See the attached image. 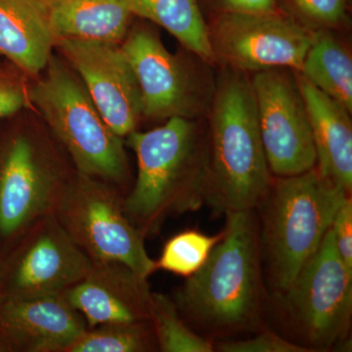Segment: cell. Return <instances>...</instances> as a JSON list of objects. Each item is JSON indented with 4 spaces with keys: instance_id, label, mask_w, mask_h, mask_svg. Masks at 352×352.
Returning <instances> with one entry per match:
<instances>
[{
    "instance_id": "f1b7e54d",
    "label": "cell",
    "mask_w": 352,
    "mask_h": 352,
    "mask_svg": "<svg viewBox=\"0 0 352 352\" xmlns=\"http://www.w3.org/2000/svg\"><path fill=\"white\" fill-rule=\"evenodd\" d=\"M6 346H4V344H2L1 340H0V352H6Z\"/></svg>"
},
{
    "instance_id": "5bb4252c",
    "label": "cell",
    "mask_w": 352,
    "mask_h": 352,
    "mask_svg": "<svg viewBox=\"0 0 352 352\" xmlns=\"http://www.w3.org/2000/svg\"><path fill=\"white\" fill-rule=\"evenodd\" d=\"M87 328L63 294L0 300V340L6 351L65 352Z\"/></svg>"
},
{
    "instance_id": "2e32d148",
    "label": "cell",
    "mask_w": 352,
    "mask_h": 352,
    "mask_svg": "<svg viewBox=\"0 0 352 352\" xmlns=\"http://www.w3.org/2000/svg\"><path fill=\"white\" fill-rule=\"evenodd\" d=\"M294 72L309 117L316 151L317 170L351 195V113L323 94L300 72Z\"/></svg>"
},
{
    "instance_id": "5b68a950",
    "label": "cell",
    "mask_w": 352,
    "mask_h": 352,
    "mask_svg": "<svg viewBox=\"0 0 352 352\" xmlns=\"http://www.w3.org/2000/svg\"><path fill=\"white\" fill-rule=\"evenodd\" d=\"M351 194L319 173L274 177L258 206L261 261L279 295L320 247L333 217Z\"/></svg>"
},
{
    "instance_id": "4fadbf2b",
    "label": "cell",
    "mask_w": 352,
    "mask_h": 352,
    "mask_svg": "<svg viewBox=\"0 0 352 352\" xmlns=\"http://www.w3.org/2000/svg\"><path fill=\"white\" fill-rule=\"evenodd\" d=\"M54 50L75 69L117 135L124 139L138 131L143 120L140 90L120 43L60 39Z\"/></svg>"
},
{
    "instance_id": "4316f807",
    "label": "cell",
    "mask_w": 352,
    "mask_h": 352,
    "mask_svg": "<svg viewBox=\"0 0 352 352\" xmlns=\"http://www.w3.org/2000/svg\"><path fill=\"white\" fill-rule=\"evenodd\" d=\"M333 244L340 259L352 271V200L347 197L333 217L332 226Z\"/></svg>"
},
{
    "instance_id": "3957f363",
    "label": "cell",
    "mask_w": 352,
    "mask_h": 352,
    "mask_svg": "<svg viewBox=\"0 0 352 352\" xmlns=\"http://www.w3.org/2000/svg\"><path fill=\"white\" fill-rule=\"evenodd\" d=\"M207 113L206 204L219 214L256 210L273 176L261 141L256 97L247 74L224 68Z\"/></svg>"
},
{
    "instance_id": "e0dca14e",
    "label": "cell",
    "mask_w": 352,
    "mask_h": 352,
    "mask_svg": "<svg viewBox=\"0 0 352 352\" xmlns=\"http://www.w3.org/2000/svg\"><path fill=\"white\" fill-rule=\"evenodd\" d=\"M54 38L122 43L135 19L129 0H36Z\"/></svg>"
},
{
    "instance_id": "6da1fadb",
    "label": "cell",
    "mask_w": 352,
    "mask_h": 352,
    "mask_svg": "<svg viewBox=\"0 0 352 352\" xmlns=\"http://www.w3.org/2000/svg\"><path fill=\"white\" fill-rule=\"evenodd\" d=\"M226 214L223 237L171 298L190 327L214 337L258 330L265 300L256 210Z\"/></svg>"
},
{
    "instance_id": "83f0119b",
    "label": "cell",
    "mask_w": 352,
    "mask_h": 352,
    "mask_svg": "<svg viewBox=\"0 0 352 352\" xmlns=\"http://www.w3.org/2000/svg\"><path fill=\"white\" fill-rule=\"evenodd\" d=\"M217 13H265L278 9L277 0H212Z\"/></svg>"
},
{
    "instance_id": "ba28073f",
    "label": "cell",
    "mask_w": 352,
    "mask_h": 352,
    "mask_svg": "<svg viewBox=\"0 0 352 352\" xmlns=\"http://www.w3.org/2000/svg\"><path fill=\"white\" fill-rule=\"evenodd\" d=\"M280 296L302 346L308 351H333L347 344L352 271L338 254L331 228L317 252Z\"/></svg>"
},
{
    "instance_id": "8fae6325",
    "label": "cell",
    "mask_w": 352,
    "mask_h": 352,
    "mask_svg": "<svg viewBox=\"0 0 352 352\" xmlns=\"http://www.w3.org/2000/svg\"><path fill=\"white\" fill-rule=\"evenodd\" d=\"M9 247L7 256H0V300L63 294L92 265L52 212L34 222Z\"/></svg>"
},
{
    "instance_id": "30bf717a",
    "label": "cell",
    "mask_w": 352,
    "mask_h": 352,
    "mask_svg": "<svg viewBox=\"0 0 352 352\" xmlns=\"http://www.w3.org/2000/svg\"><path fill=\"white\" fill-rule=\"evenodd\" d=\"M208 30L217 63L245 74L275 68L300 71L314 34L281 10L217 13Z\"/></svg>"
},
{
    "instance_id": "7a4b0ae2",
    "label": "cell",
    "mask_w": 352,
    "mask_h": 352,
    "mask_svg": "<svg viewBox=\"0 0 352 352\" xmlns=\"http://www.w3.org/2000/svg\"><path fill=\"white\" fill-rule=\"evenodd\" d=\"M124 143L138 159L124 212L145 238L159 232L168 217L206 204L207 145L198 120L173 118L156 129L131 132Z\"/></svg>"
},
{
    "instance_id": "484cf974",
    "label": "cell",
    "mask_w": 352,
    "mask_h": 352,
    "mask_svg": "<svg viewBox=\"0 0 352 352\" xmlns=\"http://www.w3.org/2000/svg\"><path fill=\"white\" fill-rule=\"evenodd\" d=\"M214 349L220 352H310L298 342L285 339L271 330L261 331L247 340L217 342Z\"/></svg>"
},
{
    "instance_id": "603a6c76",
    "label": "cell",
    "mask_w": 352,
    "mask_h": 352,
    "mask_svg": "<svg viewBox=\"0 0 352 352\" xmlns=\"http://www.w3.org/2000/svg\"><path fill=\"white\" fill-rule=\"evenodd\" d=\"M222 237L223 230L214 236L197 230L176 234L164 244L161 256L156 261L157 270L168 271L185 278L191 276L204 265Z\"/></svg>"
},
{
    "instance_id": "52a82bcc",
    "label": "cell",
    "mask_w": 352,
    "mask_h": 352,
    "mask_svg": "<svg viewBox=\"0 0 352 352\" xmlns=\"http://www.w3.org/2000/svg\"><path fill=\"white\" fill-rule=\"evenodd\" d=\"M124 194L113 185L74 171L52 214L92 263H117L148 278L156 261L145 248L144 235L124 208Z\"/></svg>"
},
{
    "instance_id": "7402d4cb",
    "label": "cell",
    "mask_w": 352,
    "mask_h": 352,
    "mask_svg": "<svg viewBox=\"0 0 352 352\" xmlns=\"http://www.w3.org/2000/svg\"><path fill=\"white\" fill-rule=\"evenodd\" d=\"M150 320L156 336L159 351H215L212 340L197 333L185 322L170 296L152 292L150 300Z\"/></svg>"
},
{
    "instance_id": "d6986e66",
    "label": "cell",
    "mask_w": 352,
    "mask_h": 352,
    "mask_svg": "<svg viewBox=\"0 0 352 352\" xmlns=\"http://www.w3.org/2000/svg\"><path fill=\"white\" fill-rule=\"evenodd\" d=\"M134 17L164 28L206 64L217 65L198 0H129Z\"/></svg>"
},
{
    "instance_id": "44dd1931",
    "label": "cell",
    "mask_w": 352,
    "mask_h": 352,
    "mask_svg": "<svg viewBox=\"0 0 352 352\" xmlns=\"http://www.w3.org/2000/svg\"><path fill=\"white\" fill-rule=\"evenodd\" d=\"M159 351L151 321L107 323L87 328L65 352Z\"/></svg>"
},
{
    "instance_id": "9a60e30c",
    "label": "cell",
    "mask_w": 352,
    "mask_h": 352,
    "mask_svg": "<svg viewBox=\"0 0 352 352\" xmlns=\"http://www.w3.org/2000/svg\"><path fill=\"white\" fill-rule=\"evenodd\" d=\"M148 278L117 263H92L85 277L64 292L88 328L107 323L150 320L152 291Z\"/></svg>"
},
{
    "instance_id": "7c38bea8",
    "label": "cell",
    "mask_w": 352,
    "mask_h": 352,
    "mask_svg": "<svg viewBox=\"0 0 352 352\" xmlns=\"http://www.w3.org/2000/svg\"><path fill=\"white\" fill-rule=\"evenodd\" d=\"M251 82L271 175L287 177L314 170L317 164L314 136L295 72L265 69L254 73Z\"/></svg>"
},
{
    "instance_id": "d4e9b609",
    "label": "cell",
    "mask_w": 352,
    "mask_h": 352,
    "mask_svg": "<svg viewBox=\"0 0 352 352\" xmlns=\"http://www.w3.org/2000/svg\"><path fill=\"white\" fill-rule=\"evenodd\" d=\"M30 82L21 69L0 57V122L32 108Z\"/></svg>"
},
{
    "instance_id": "ac0fdd59",
    "label": "cell",
    "mask_w": 352,
    "mask_h": 352,
    "mask_svg": "<svg viewBox=\"0 0 352 352\" xmlns=\"http://www.w3.org/2000/svg\"><path fill=\"white\" fill-rule=\"evenodd\" d=\"M54 46L36 0H0V57L32 80L43 71Z\"/></svg>"
},
{
    "instance_id": "9c48e42d",
    "label": "cell",
    "mask_w": 352,
    "mask_h": 352,
    "mask_svg": "<svg viewBox=\"0 0 352 352\" xmlns=\"http://www.w3.org/2000/svg\"><path fill=\"white\" fill-rule=\"evenodd\" d=\"M120 46L138 80L143 120H199L208 112L214 90L185 58L166 50L145 20H133Z\"/></svg>"
},
{
    "instance_id": "8992f818",
    "label": "cell",
    "mask_w": 352,
    "mask_h": 352,
    "mask_svg": "<svg viewBox=\"0 0 352 352\" xmlns=\"http://www.w3.org/2000/svg\"><path fill=\"white\" fill-rule=\"evenodd\" d=\"M6 122L0 138V243L8 248L52 212L75 170L34 109H24Z\"/></svg>"
},
{
    "instance_id": "277c9868",
    "label": "cell",
    "mask_w": 352,
    "mask_h": 352,
    "mask_svg": "<svg viewBox=\"0 0 352 352\" xmlns=\"http://www.w3.org/2000/svg\"><path fill=\"white\" fill-rule=\"evenodd\" d=\"M30 102L74 170L113 185L126 195L131 184L124 139L112 131L80 76L56 51L30 82Z\"/></svg>"
},
{
    "instance_id": "ffe728a7",
    "label": "cell",
    "mask_w": 352,
    "mask_h": 352,
    "mask_svg": "<svg viewBox=\"0 0 352 352\" xmlns=\"http://www.w3.org/2000/svg\"><path fill=\"white\" fill-rule=\"evenodd\" d=\"M300 74L323 94L352 112V60L331 31L314 32Z\"/></svg>"
},
{
    "instance_id": "cb8c5ba5",
    "label": "cell",
    "mask_w": 352,
    "mask_h": 352,
    "mask_svg": "<svg viewBox=\"0 0 352 352\" xmlns=\"http://www.w3.org/2000/svg\"><path fill=\"white\" fill-rule=\"evenodd\" d=\"M292 17L312 32L335 31L347 22V0H287Z\"/></svg>"
}]
</instances>
